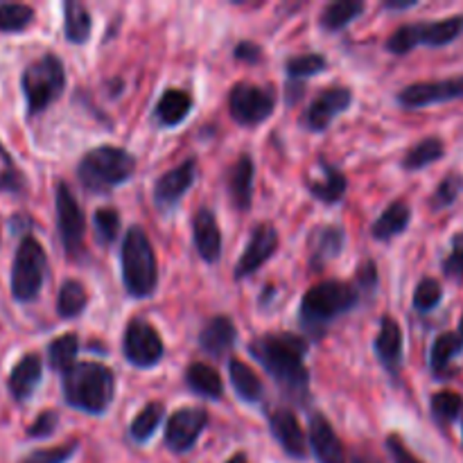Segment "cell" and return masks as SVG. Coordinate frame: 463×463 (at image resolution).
<instances>
[{
  "instance_id": "obj_1",
  "label": "cell",
  "mask_w": 463,
  "mask_h": 463,
  "mask_svg": "<svg viewBox=\"0 0 463 463\" xmlns=\"http://www.w3.org/2000/svg\"><path fill=\"white\" fill-rule=\"evenodd\" d=\"M249 351L289 401L298 402V405L306 402L307 392H310L306 339L294 333H267L258 337Z\"/></svg>"
},
{
  "instance_id": "obj_2",
  "label": "cell",
  "mask_w": 463,
  "mask_h": 463,
  "mask_svg": "<svg viewBox=\"0 0 463 463\" xmlns=\"http://www.w3.org/2000/svg\"><path fill=\"white\" fill-rule=\"evenodd\" d=\"M63 401L84 414L99 416L111 407L116 396V375L99 362H77L63 373Z\"/></svg>"
},
{
  "instance_id": "obj_3",
  "label": "cell",
  "mask_w": 463,
  "mask_h": 463,
  "mask_svg": "<svg viewBox=\"0 0 463 463\" xmlns=\"http://www.w3.org/2000/svg\"><path fill=\"white\" fill-rule=\"evenodd\" d=\"M357 301H360V294L353 285L344 283V280H324V283L307 289L301 307H298V319L307 333L321 337L326 328L337 317L351 312L357 306Z\"/></svg>"
},
{
  "instance_id": "obj_4",
  "label": "cell",
  "mask_w": 463,
  "mask_h": 463,
  "mask_svg": "<svg viewBox=\"0 0 463 463\" xmlns=\"http://www.w3.org/2000/svg\"><path fill=\"white\" fill-rule=\"evenodd\" d=\"M136 172V158L116 145L89 149L77 165V179L90 193H109Z\"/></svg>"
},
{
  "instance_id": "obj_5",
  "label": "cell",
  "mask_w": 463,
  "mask_h": 463,
  "mask_svg": "<svg viewBox=\"0 0 463 463\" xmlns=\"http://www.w3.org/2000/svg\"><path fill=\"white\" fill-rule=\"evenodd\" d=\"M122 280L131 297H152L158 285V265L152 242L140 226H131L122 240Z\"/></svg>"
},
{
  "instance_id": "obj_6",
  "label": "cell",
  "mask_w": 463,
  "mask_h": 463,
  "mask_svg": "<svg viewBox=\"0 0 463 463\" xmlns=\"http://www.w3.org/2000/svg\"><path fill=\"white\" fill-rule=\"evenodd\" d=\"M23 95L27 102V113L39 116L54 99L61 98L66 89V68L57 54H43L23 71Z\"/></svg>"
},
{
  "instance_id": "obj_7",
  "label": "cell",
  "mask_w": 463,
  "mask_h": 463,
  "mask_svg": "<svg viewBox=\"0 0 463 463\" xmlns=\"http://www.w3.org/2000/svg\"><path fill=\"white\" fill-rule=\"evenodd\" d=\"M463 36V14L441 18V21L430 23H407L401 25L387 39V50L392 54H407L419 45L428 48H446Z\"/></svg>"
},
{
  "instance_id": "obj_8",
  "label": "cell",
  "mask_w": 463,
  "mask_h": 463,
  "mask_svg": "<svg viewBox=\"0 0 463 463\" xmlns=\"http://www.w3.org/2000/svg\"><path fill=\"white\" fill-rule=\"evenodd\" d=\"M45 271H48V256L34 235H25L21 240L12 265V297L18 303H30L39 297L43 288Z\"/></svg>"
},
{
  "instance_id": "obj_9",
  "label": "cell",
  "mask_w": 463,
  "mask_h": 463,
  "mask_svg": "<svg viewBox=\"0 0 463 463\" xmlns=\"http://www.w3.org/2000/svg\"><path fill=\"white\" fill-rule=\"evenodd\" d=\"M276 93L269 86L240 81L229 93V113L238 125L258 127L274 113Z\"/></svg>"
},
{
  "instance_id": "obj_10",
  "label": "cell",
  "mask_w": 463,
  "mask_h": 463,
  "mask_svg": "<svg viewBox=\"0 0 463 463\" xmlns=\"http://www.w3.org/2000/svg\"><path fill=\"white\" fill-rule=\"evenodd\" d=\"M54 203H57V226L63 251H66V256L77 258L81 253V247H84L86 220L80 203H77L75 194L68 188L66 181H59L57 184V190H54Z\"/></svg>"
},
{
  "instance_id": "obj_11",
  "label": "cell",
  "mask_w": 463,
  "mask_h": 463,
  "mask_svg": "<svg viewBox=\"0 0 463 463\" xmlns=\"http://www.w3.org/2000/svg\"><path fill=\"white\" fill-rule=\"evenodd\" d=\"M122 351L129 364L138 369H152L163 360L165 348H163L161 335L154 330L152 324L145 319H131L122 339Z\"/></svg>"
},
{
  "instance_id": "obj_12",
  "label": "cell",
  "mask_w": 463,
  "mask_h": 463,
  "mask_svg": "<svg viewBox=\"0 0 463 463\" xmlns=\"http://www.w3.org/2000/svg\"><path fill=\"white\" fill-rule=\"evenodd\" d=\"M398 104L405 109H425L432 104H446L463 99V75L448 80L416 81L398 93Z\"/></svg>"
},
{
  "instance_id": "obj_13",
  "label": "cell",
  "mask_w": 463,
  "mask_h": 463,
  "mask_svg": "<svg viewBox=\"0 0 463 463\" xmlns=\"http://www.w3.org/2000/svg\"><path fill=\"white\" fill-rule=\"evenodd\" d=\"M208 425V411L202 407H184L170 416L165 425V446L176 455L188 452Z\"/></svg>"
},
{
  "instance_id": "obj_14",
  "label": "cell",
  "mask_w": 463,
  "mask_h": 463,
  "mask_svg": "<svg viewBox=\"0 0 463 463\" xmlns=\"http://www.w3.org/2000/svg\"><path fill=\"white\" fill-rule=\"evenodd\" d=\"M353 104V90L348 86H330V89L321 90L315 98V102L307 107L306 116H303V125L310 131H326L333 125L335 118L339 113L346 111Z\"/></svg>"
},
{
  "instance_id": "obj_15",
  "label": "cell",
  "mask_w": 463,
  "mask_h": 463,
  "mask_svg": "<svg viewBox=\"0 0 463 463\" xmlns=\"http://www.w3.org/2000/svg\"><path fill=\"white\" fill-rule=\"evenodd\" d=\"M276 249H279V231L274 229V224H269V222L258 224L256 229H253L247 249H244L238 265H235V280H242L247 279V276L256 274V271L274 256Z\"/></svg>"
},
{
  "instance_id": "obj_16",
  "label": "cell",
  "mask_w": 463,
  "mask_h": 463,
  "mask_svg": "<svg viewBox=\"0 0 463 463\" xmlns=\"http://www.w3.org/2000/svg\"><path fill=\"white\" fill-rule=\"evenodd\" d=\"M194 176H197V161L194 158H188L179 167L165 172L156 181V185H154V202H156V206L163 208V211L175 208L181 202V197L193 188Z\"/></svg>"
},
{
  "instance_id": "obj_17",
  "label": "cell",
  "mask_w": 463,
  "mask_h": 463,
  "mask_svg": "<svg viewBox=\"0 0 463 463\" xmlns=\"http://www.w3.org/2000/svg\"><path fill=\"white\" fill-rule=\"evenodd\" d=\"M306 188L317 202L321 203H339L346 194L348 181L339 167H335L328 161H317V175H310L306 179Z\"/></svg>"
},
{
  "instance_id": "obj_18",
  "label": "cell",
  "mask_w": 463,
  "mask_h": 463,
  "mask_svg": "<svg viewBox=\"0 0 463 463\" xmlns=\"http://www.w3.org/2000/svg\"><path fill=\"white\" fill-rule=\"evenodd\" d=\"M269 428L276 441L280 443V448H283L292 459H306L307 457L306 434H303V428L298 425V419L294 416L292 410L271 411Z\"/></svg>"
},
{
  "instance_id": "obj_19",
  "label": "cell",
  "mask_w": 463,
  "mask_h": 463,
  "mask_svg": "<svg viewBox=\"0 0 463 463\" xmlns=\"http://www.w3.org/2000/svg\"><path fill=\"white\" fill-rule=\"evenodd\" d=\"M310 446L319 463H346V450L333 425L321 414L310 416Z\"/></svg>"
},
{
  "instance_id": "obj_20",
  "label": "cell",
  "mask_w": 463,
  "mask_h": 463,
  "mask_svg": "<svg viewBox=\"0 0 463 463\" xmlns=\"http://www.w3.org/2000/svg\"><path fill=\"white\" fill-rule=\"evenodd\" d=\"M344 229L342 226L324 224L317 226L307 240V251H310L312 269H324L326 265L335 260L344 249Z\"/></svg>"
},
{
  "instance_id": "obj_21",
  "label": "cell",
  "mask_w": 463,
  "mask_h": 463,
  "mask_svg": "<svg viewBox=\"0 0 463 463\" xmlns=\"http://www.w3.org/2000/svg\"><path fill=\"white\" fill-rule=\"evenodd\" d=\"M193 238L197 253L206 262H217L222 256V231L215 213L199 208L193 217Z\"/></svg>"
},
{
  "instance_id": "obj_22",
  "label": "cell",
  "mask_w": 463,
  "mask_h": 463,
  "mask_svg": "<svg viewBox=\"0 0 463 463\" xmlns=\"http://www.w3.org/2000/svg\"><path fill=\"white\" fill-rule=\"evenodd\" d=\"M375 355L383 362L384 369L392 375H398L402 364V330L393 317L380 319V333L375 337Z\"/></svg>"
},
{
  "instance_id": "obj_23",
  "label": "cell",
  "mask_w": 463,
  "mask_h": 463,
  "mask_svg": "<svg viewBox=\"0 0 463 463\" xmlns=\"http://www.w3.org/2000/svg\"><path fill=\"white\" fill-rule=\"evenodd\" d=\"M235 337H238V330H235L233 321H231L229 317H213V319L203 326L202 333H199V348H202L206 355L222 360V357L229 355V351L233 348Z\"/></svg>"
},
{
  "instance_id": "obj_24",
  "label": "cell",
  "mask_w": 463,
  "mask_h": 463,
  "mask_svg": "<svg viewBox=\"0 0 463 463\" xmlns=\"http://www.w3.org/2000/svg\"><path fill=\"white\" fill-rule=\"evenodd\" d=\"M41 375H43V366H41V357L36 353H27L18 360V364L14 366L12 373H9L7 389L12 393L14 401L25 402L32 393L36 392L41 383Z\"/></svg>"
},
{
  "instance_id": "obj_25",
  "label": "cell",
  "mask_w": 463,
  "mask_h": 463,
  "mask_svg": "<svg viewBox=\"0 0 463 463\" xmlns=\"http://www.w3.org/2000/svg\"><path fill=\"white\" fill-rule=\"evenodd\" d=\"M253 175H256V165H253V158L249 154L235 161V165L229 172V194L231 202L235 203L238 211H247L251 206L253 197Z\"/></svg>"
},
{
  "instance_id": "obj_26",
  "label": "cell",
  "mask_w": 463,
  "mask_h": 463,
  "mask_svg": "<svg viewBox=\"0 0 463 463\" xmlns=\"http://www.w3.org/2000/svg\"><path fill=\"white\" fill-rule=\"evenodd\" d=\"M190 111H193V95L181 89H167L158 99L154 116H156L158 125L176 127L190 116Z\"/></svg>"
},
{
  "instance_id": "obj_27",
  "label": "cell",
  "mask_w": 463,
  "mask_h": 463,
  "mask_svg": "<svg viewBox=\"0 0 463 463\" xmlns=\"http://www.w3.org/2000/svg\"><path fill=\"white\" fill-rule=\"evenodd\" d=\"M410 222H411L410 203L402 202V199H398V202L389 203V206L384 208V213L378 217V222L373 224V229H371V235H373L375 240H380V242H387V240L405 233L407 226H410Z\"/></svg>"
},
{
  "instance_id": "obj_28",
  "label": "cell",
  "mask_w": 463,
  "mask_h": 463,
  "mask_svg": "<svg viewBox=\"0 0 463 463\" xmlns=\"http://www.w3.org/2000/svg\"><path fill=\"white\" fill-rule=\"evenodd\" d=\"M446 156V143L439 136H428V138L419 140L414 147L407 149V154L402 156V167L407 172H419L423 167L432 165V163L441 161Z\"/></svg>"
},
{
  "instance_id": "obj_29",
  "label": "cell",
  "mask_w": 463,
  "mask_h": 463,
  "mask_svg": "<svg viewBox=\"0 0 463 463\" xmlns=\"http://www.w3.org/2000/svg\"><path fill=\"white\" fill-rule=\"evenodd\" d=\"M185 384L193 389L199 396H206L217 401L224 393V383H222L220 373H217L213 366L202 364V362H193V364L185 369Z\"/></svg>"
},
{
  "instance_id": "obj_30",
  "label": "cell",
  "mask_w": 463,
  "mask_h": 463,
  "mask_svg": "<svg viewBox=\"0 0 463 463\" xmlns=\"http://www.w3.org/2000/svg\"><path fill=\"white\" fill-rule=\"evenodd\" d=\"M90 27H93V21H90L89 9L77 3V0H68L63 5V34H66V41L75 45L86 43L90 36Z\"/></svg>"
},
{
  "instance_id": "obj_31",
  "label": "cell",
  "mask_w": 463,
  "mask_h": 463,
  "mask_svg": "<svg viewBox=\"0 0 463 463\" xmlns=\"http://www.w3.org/2000/svg\"><path fill=\"white\" fill-rule=\"evenodd\" d=\"M229 378L233 384L235 393H238L242 401L247 402H258L262 398V383L256 375V371L249 364H244L242 360H229Z\"/></svg>"
},
{
  "instance_id": "obj_32",
  "label": "cell",
  "mask_w": 463,
  "mask_h": 463,
  "mask_svg": "<svg viewBox=\"0 0 463 463\" xmlns=\"http://www.w3.org/2000/svg\"><path fill=\"white\" fill-rule=\"evenodd\" d=\"M461 351H463V344L459 335L450 333V330L439 335L432 344V351H430V369H432V373L437 375V378L446 375L448 369H450L452 360H455Z\"/></svg>"
},
{
  "instance_id": "obj_33",
  "label": "cell",
  "mask_w": 463,
  "mask_h": 463,
  "mask_svg": "<svg viewBox=\"0 0 463 463\" xmlns=\"http://www.w3.org/2000/svg\"><path fill=\"white\" fill-rule=\"evenodd\" d=\"M77 353H80V337L75 333H66L61 337L52 339L48 346V360L50 369L66 373L77 364Z\"/></svg>"
},
{
  "instance_id": "obj_34",
  "label": "cell",
  "mask_w": 463,
  "mask_h": 463,
  "mask_svg": "<svg viewBox=\"0 0 463 463\" xmlns=\"http://www.w3.org/2000/svg\"><path fill=\"white\" fill-rule=\"evenodd\" d=\"M364 9V3H357V0H337V3H330L328 7L321 12L319 23L326 32H339L344 30L348 23L355 21Z\"/></svg>"
},
{
  "instance_id": "obj_35",
  "label": "cell",
  "mask_w": 463,
  "mask_h": 463,
  "mask_svg": "<svg viewBox=\"0 0 463 463\" xmlns=\"http://www.w3.org/2000/svg\"><path fill=\"white\" fill-rule=\"evenodd\" d=\"M430 411H432L437 423H457V420L463 419V396L457 392H450V389L437 392L430 398Z\"/></svg>"
},
{
  "instance_id": "obj_36",
  "label": "cell",
  "mask_w": 463,
  "mask_h": 463,
  "mask_svg": "<svg viewBox=\"0 0 463 463\" xmlns=\"http://www.w3.org/2000/svg\"><path fill=\"white\" fill-rule=\"evenodd\" d=\"M163 416H165V405H163V402H147V405L138 411L134 423H131V439L138 443L149 441V439L154 437V432L158 430V425L163 423Z\"/></svg>"
},
{
  "instance_id": "obj_37",
  "label": "cell",
  "mask_w": 463,
  "mask_h": 463,
  "mask_svg": "<svg viewBox=\"0 0 463 463\" xmlns=\"http://www.w3.org/2000/svg\"><path fill=\"white\" fill-rule=\"evenodd\" d=\"M86 303H89V292L80 280H66L59 289L57 298V312L63 319H75L84 312Z\"/></svg>"
},
{
  "instance_id": "obj_38",
  "label": "cell",
  "mask_w": 463,
  "mask_h": 463,
  "mask_svg": "<svg viewBox=\"0 0 463 463\" xmlns=\"http://www.w3.org/2000/svg\"><path fill=\"white\" fill-rule=\"evenodd\" d=\"M326 66H328V61H326L324 54H317V52L298 54V57L288 59V63H285V72H288V77L292 81H303L307 80V77L319 75Z\"/></svg>"
},
{
  "instance_id": "obj_39",
  "label": "cell",
  "mask_w": 463,
  "mask_h": 463,
  "mask_svg": "<svg viewBox=\"0 0 463 463\" xmlns=\"http://www.w3.org/2000/svg\"><path fill=\"white\" fill-rule=\"evenodd\" d=\"M32 21H34V9L30 5H0V32H23Z\"/></svg>"
},
{
  "instance_id": "obj_40",
  "label": "cell",
  "mask_w": 463,
  "mask_h": 463,
  "mask_svg": "<svg viewBox=\"0 0 463 463\" xmlns=\"http://www.w3.org/2000/svg\"><path fill=\"white\" fill-rule=\"evenodd\" d=\"M461 190H463V176L457 175V172L448 175L446 179L437 185V190H434L432 197H430V206H432V211H443V208H450L452 203L459 199Z\"/></svg>"
},
{
  "instance_id": "obj_41",
  "label": "cell",
  "mask_w": 463,
  "mask_h": 463,
  "mask_svg": "<svg viewBox=\"0 0 463 463\" xmlns=\"http://www.w3.org/2000/svg\"><path fill=\"white\" fill-rule=\"evenodd\" d=\"M95 235L102 244H113L118 238V231H120V215H118L116 208H98L93 217Z\"/></svg>"
},
{
  "instance_id": "obj_42",
  "label": "cell",
  "mask_w": 463,
  "mask_h": 463,
  "mask_svg": "<svg viewBox=\"0 0 463 463\" xmlns=\"http://www.w3.org/2000/svg\"><path fill=\"white\" fill-rule=\"evenodd\" d=\"M443 301V288L437 279H423L414 289V307L419 312H432Z\"/></svg>"
},
{
  "instance_id": "obj_43",
  "label": "cell",
  "mask_w": 463,
  "mask_h": 463,
  "mask_svg": "<svg viewBox=\"0 0 463 463\" xmlns=\"http://www.w3.org/2000/svg\"><path fill=\"white\" fill-rule=\"evenodd\" d=\"M443 276L455 283H461L463 280V233H455L450 244V253L443 258L441 262Z\"/></svg>"
},
{
  "instance_id": "obj_44",
  "label": "cell",
  "mask_w": 463,
  "mask_h": 463,
  "mask_svg": "<svg viewBox=\"0 0 463 463\" xmlns=\"http://www.w3.org/2000/svg\"><path fill=\"white\" fill-rule=\"evenodd\" d=\"M77 448H80V443L71 441V443H63V446L59 448H48V450H34L21 463H66L68 459H72Z\"/></svg>"
},
{
  "instance_id": "obj_45",
  "label": "cell",
  "mask_w": 463,
  "mask_h": 463,
  "mask_svg": "<svg viewBox=\"0 0 463 463\" xmlns=\"http://www.w3.org/2000/svg\"><path fill=\"white\" fill-rule=\"evenodd\" d=\"M59 416L57 411H41L39 419L27 428V437L30 439H45L57 430Z\"/></svg>"
},
{
  "instance_id": "obj_46",
  "label": "cell",
  "mask_w": 463,
  "mask_h": 463,
  "mask_svg": "<svg viewBox=\"0 0 463 463\" xmlns=\"http://www.w3.org/2000/svg\"><path fill=\"white\" fill-rule=\"evenodd\" d=\"M375 288H378V267H375L373 260L362 262V267L357 269V294H373Z\"/></svg>"
},
{
  "instance_id": "obj_47",
  "label": "cell",
  "mask_w": 463,
  "mask_h": 463,
  "mask_svg": "<svg viewBox=\"0 0 463 463\" xmlns=\"http://www.w3.org/2000/svg\"><path fill=\"white\" fill-rule=\"evenodd\" d=\"M235 59L244 63H260L262 61V48L253 41H242L235 45Z\"/></svg>"
},
{
  "instance_id": "obj_48",
  "label": "cell",
  "mask_w": 463,
  "mask_h": 463,
  "mask_svg": "<svg viewBox=\"0 0 463 463\" xmlns=\"http://www.w3.org/2000/svg\"><path fill=\"white\" fill-rule=\"evenodd\" d=\"M387 450L392 452V459L396 463H420L410 450H407V446L396 437V434H392V437L387 439Z\"/></svg>"
},
{
  "instance_id": "obj_49",
  "label": "cell",
  "mask_w": 463,
  "mask_h": 463,
  "mask_svg": "<svg viewBox=\"0 0 463 463\" xmlns=\"http://www.w3.org/2000/svg\"><path fill=\"white\" fill-rule=\"evenodd\" d=\"M23 188V176L18 175L14 167H9L5 175H0V190H7V193H18Z\"/></svg>"
},
{
  "instance_id": "obj_50",
  "label": "cell",
  "mask_w": 463,
  "mask_h": 463,
  "mask_svg": "<svg viewBox=\"0 0 463 463\" xmlns=\"http://www.w3.org/2000/svg\"><path fill=\"white\" fill-rule=\"evenodd\" d=\"M416 0H387L384 3V9H392V12H402V9L416 7Z\"/></svg>"
},
{
  "instance_id": "obj_51",
  "label": "cell",
  "mask_w": 463,
  "mask_h": 463,
  "mask_svg": "<svg viewBox=\"0 0 463 463\" xmlns=\"http://www.w3.org/2000/svg\"><path fill=\"white\" fill-rule=\"evenodd\" d=\"M226 463H247V457H244V455H242V452H240V455L231 457V459H229V461H226Z\"/></svg>"
},
{
  "instance_id": "obj_52",
  "label": "cell",
  "mask_w": 463,
  "mask_h": 463,
  "mask_svg": "<svg viewBox=\"0 0 463 463\" xmlns=\"http://www.w3.org/2000/svg\"><path fill=\"white\" fill-rule=\"evenodd\" d=\"M457 335H459V339H461V344H463V315H461V319H459V333H457Z\"/></svg>"
},
{
  "instance_id": "obj_53",
  "label": "cell",
  "mask_w": 463,
  "mask_h": 463,
  "mask_svg": "<svg viewBox=\"0 0 463 463\" xmlns=\"http://www.w3.org/2000/svg\"><path fill=\"white\" fill-rule=\"evenodd\" d=\"M461 439H463V423H461Z\"/></svg>"
},
{
  "instance_id": "obj_54",
  "label": "cell",
  "mask_w": 463,
  "mask_h": 463,
  "mask_svg": "<svg viewBox=\"0 0 463 463\" xmlns=\"http://www.w3.org/2000/svg\"><path fill=\"white\" fill-rule=\"evenodd\" d=\"M355 463H366V461H355Z\"/></svg>"
}]
</instances>
